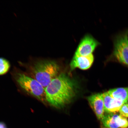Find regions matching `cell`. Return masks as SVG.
Returning <instances> with one entry per match:
<instances>
[{"mask_svg": "<svg viewBox=\"0 0 128 128\" xmlns=\"http://www.w3.org/2000/svg\"><path fill=\"white\" fill-rule=\"evenodd\" d=\"M108 92L113 98L127 103L128 98V87L116 88L110 90Z\"/></svg>", "mask_w": 128, "mask_h": 128, "instance_id": "cell-10", "label": "cell"}, {"mask_svg": "<svg viewBox=\"0 0 128 128\" xmlns=\"http://www.w3.org/2000/svg\"><path fill=\"white\" fill-rule=\"evenodd\" d=\"M10 66V64L8 61L3 58H0V76L7 73Z\"/></svg>", "mask_w": 128, "mask_h": 128, "instance_id": "cell-11", "label": "cell"}, {"mask_svg": "<svg viewBox=\"0 0 128 128\" xmlns=\"http://www.w3.org/2000/svg\"><path fill=\"white\" fill-rule=\"evenodd\" d=\"M100 44V42L92 36L86 34L81 40L75 54L82 56L91 55Z\"/></svg>", "mask_w": 128, "mask_h": 128, "instance_id": "cell-5", "label": "cell"}, {"mask_svg": "<svg viewBox=\"0 0 128 128\" xmlns=\"http://www.w3.org/2000/svg\"><path fill=\"white\" fill-rule=\"evenodd\" d=\"M4 128H6V127H5Z\"/></svg>", "mask_w": 128, "mask_h": 128, "instance_id": "cell-15", "label": "cell"}, {"mask_svg": "<svg viewBox=\"0 0 128 128\" xmlns=\"http://www.w3.org/2000/svg\"><path fill=\"white\" fill-rule=\"evenodd\" d=\"M127 103V104H128V100H127V103Z\"/></svg>", "mask_w": 128, "mask_h": 128, "instance_id": "cell-14", "label": "cell"}, {"mask_svg": "<svg viewBox=\"0 0 128 128\" xmlns=\"http://www.w3.org/2000/svg\"><path fill=\"white\" fill-rule=\"evenodd\" d=\"M120 114L124 117L128 118V104L125 103L121 107L119 111Z\"/></svg>", "mask_w": 128, "mask_h": 128, "instance_id": "cell-12", "label": "cell"}, {"mask_svg": "<svg viewBox=\"0 0 128 128\" xmlns=\"http://www.w3.org/2000/svg\"><path fill=\"white\" fill-rule=\"evenodd\" d=\"M127 128H128V127Z\"/></svg>", "mask_w": 128, "mask_h": 128, "instance_id": "cell-16", "label": "cell"}, {"mask_svg": "<svg viewBox=\"0 0 128 128\" xmlns=\"http://www.w3.org/2000/svg\"><path fill=\"white\" fill-rule=\"evenodd\" d=\"M105 112L108 114H116L125 103L124 102L114 98L108 92L103 93Z\"/></svg>", "mask_w": 128, "mask_h": 128, "instance_id": "cell-9", "label": "cell"}, {"mask_svg": "<svg viewBox=\"0 0 128 128\" xmlns=\"http://www.w3.org/2000/svg\"><path fill=\"white\" fill-rule=\"evenodd\" d=\"M31 67L34 79L44 88L60 74V66L54 60H38Z\"/></svg>", "mask_w": 128, "mask_h": 128, "instance_id": "cell-2", "label": "cell"}, {"mask_svg": "<svg viewBox=\"0 0 128 128\" xmlns=\"http://www.w3.org/2000/svg\"><path fill=\"white\" fill-rule=\"evenodd\" d=\"M128 68V29L118 34L113 40V49L108 57Z\"/></svg>", "mask_w": 128, "mask_h": 128, "instance_id": "cell-3", "label": "cell"}, {"mask_svg": "<svg viewBox=\"0 0 128 128\" xmlns=\"http://www.w3.org/2000/svg\"><path fill=\"white\" fill-rule=\"evenodd\" d=\"M6 127L5 124L2 122H0V128H4Z\"/></svg>", "mask_w": 128, "mask_h": 128, "instance_id": "cell-13", "label": "cell"}, {"mask_svg": "<svg viewBox=\"0 0 128 128\" xmlns=\"http://www.w3.org/2000/svg\"><path fill=\"white\" fill-rule=\"evenodd\" d=\"M46 100L55 108H63L76 95L74 82L64 73L60 74L45 88Z\"/></svg>", "mask_w": 128, "mask_h": 128, "instance_id": "cell-1", "label": "cell"}, {"mask_svg": "<svg viewBox=\"0 0 128 128\" xmlns=\"http://www.w3.org/2000/svg\"><path fill=\"white\" fill-rule=\"evenodd\" d=\"M16 81L26 92L43 103L46 102L45 88L36 79L22 73H18Z\"/></svg>", "mask_w": 128, "mask_h": 128, "instance_id": "cell-4", "label": "cell"}, {"mask_svg": "<svg viewBox=\"0 0 128 128\" xmlns=\"http://www.w3.org/2000/svg\"><path fill=\"white\" fill-rule=\"evenodd\" d=\"M88 102L98 119L101 120L104 116V107L103 94H97L88 98Z\"/></svg>", "mask_w": 128, "mask_h": 128, "instance_id": "cell-7", "label": "cell"}, {"mask_svg": "<svg viewBox=\"0 0 128 128\" xmlns=\"http://www.w3.org/2000/svg\"><path fill=\"white\" fill-rule=\"evenodd\" d=\"M94 57L93 54L87 56H82L74 54L70 64L71 70L76 68L85 70L92 66L94 62Z\"/></svg>", "mask_w": 128, "mask_h": 128, "instance_id": "cell-8", "label": "cell"}, {"mask_svg": "<svg viewBox=\"0 0 128 128\" xmlns=\"http://www.w3.org/2000/svg\"><path fill=\"white\" fill-rule=\"evenodd\" d=\"M101 121L105 128H127L128 127L127 118L116 113L105 115Z\"/></svg>", "mask_w": 128, "mask_h": 128, "instance_id": "cell-6", "label": "cell"}, {"mask_svg": "<svg viewBox=\"0 0 128 128\" xmlns=\"http://www.w3.org/2000/svg\"></svg>", "mask_w": 128, "mask_h": 128, "instance_id": "cell-17", "label": "cell"}]
</instances>
